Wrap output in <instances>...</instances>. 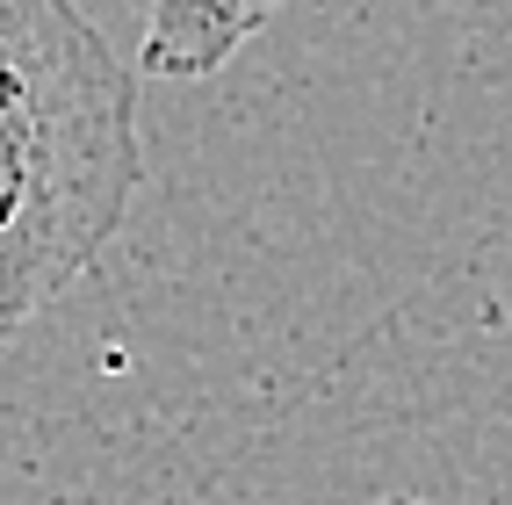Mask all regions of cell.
<instances>
[{"instance_id": "cell-1", "label": "cell", "mask_w": 512, "mask_h": 505, "mask_svg": "<svg viewBox=\"0 0 512 505\" xmlns=\"http://www.w3.org/2000/svg\"><path fill=\"white\" fill-rule=\"evenodd\" d=\"M138 188V73L80 0H0V340L109 253Z\"/></svg>"}, {"instance_id": "cell-3", "label": "cell", "mask_w": 512, "mask_h": 505, "mask_svg": "<svg viewBox=\"0 0 512 505\" xmlns=\"http://www.w3.org/2000/svg\"><path fill=\"white\" fill-rule=\"evenodd\" d=\"M375 505H433V498H412V491H390V498H375Z\"/></svg>"}, {"instance_id": "cell-2", "label": "cell", "mask_w": 512, "mask_h": 505, "mask_svg": "<svg viewBox=\"0 0 512 505\" xmlns=\"http://www.w3.org/2000/svg\"><path fill=\"white\" fill-rule=\"evenodd\" d=\"M282 0H152L138 73L152 80H210L246 51Z\"/></svg>"}]
</instances>
